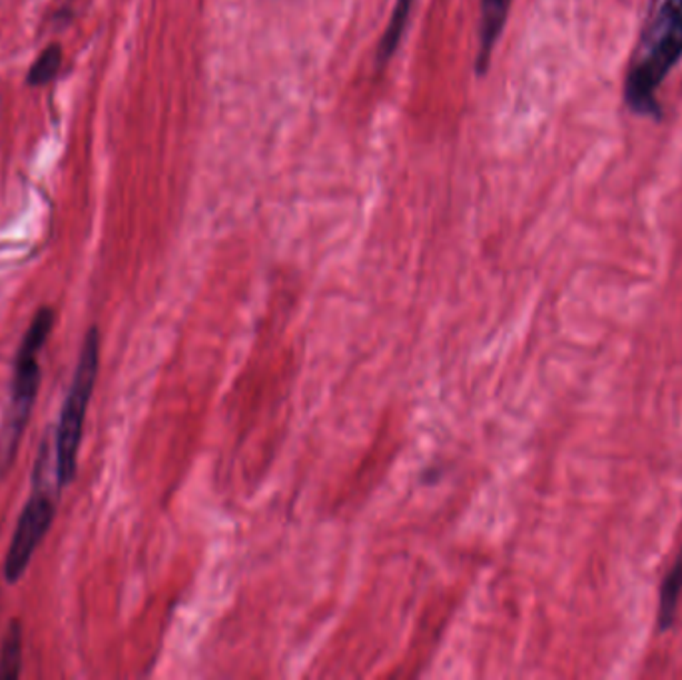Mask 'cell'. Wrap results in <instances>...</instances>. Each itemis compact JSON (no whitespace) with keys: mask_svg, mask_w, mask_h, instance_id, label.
<instances>
[{"mask_svg":"<svg viewBox=\"0 0 682 680\" xmlns=\"http://www.w3.org/2000/svg\"><path fill=\"white\" fill-rule=\"evenodd\" d=\"M411 7H413V0H398L395 2L393 12H391L390 24L383 32V39H381L380 49H378V64L380 67L385 64L400 47L403 30L408 27V19H410Z\"/></svg>","mask_w":682,"mask_h":680,"instance_id":"52a82bcc","label":"cell"},{"mask_svg":"<svg viewBox=\"0 0 682 680\" xmlns=\"http://www.w3.org/2000/svg\"><path fill=\"white\" fill-rule=\"evenodd\" d=\"M20 659H22V634L19 622L12 621L0 652V679H17L20 674Z\"/></svg>","mask_w":682,"mask_h":680,"instance_id":"ba28073f","label":"cell"},{"mask_svg":"<svg viewBox=\"0 0 682 680\" xmlns=\"http://www.w3.org/2000/svg\"><path fill=\"white\" fill-rule=\"evenodd\" d=\"M513 0H481V27H479V74L489 67L493 49L508 22L509 9Z\"/></svg>","mask_w":682,"mask_h":680,"instance_id":"5b68a950","label":"cell"},{"mask_svg":"<svg viewBox=\"0 0 682 680\" xmlns=\"http://www.w3.org/2000/svg\"><path fill=\"white\" fill-rule=\"evenodd\" d=\"M52 517H54V501L50 499L49 489L40 486L37 479L34 491L20 516L19 526L14 529L9 554H7L4 573H7L9 583H17L27 571L34 549L39 547L42 537L49 531Z\"/></svg>","mask_w":682,"mask_h":680,"instance_id":"277c9868","label":"cell"},{"mask_svg":"<svg viewBox=\"0 0 682 680\" xmlns=\"http://www.w3.org/2000/svg\"><path fill=\"white\" fill-rule=\"evenodd\" d=\"M682 594V549L671 571L664 577L661 587V599H659V631H666L673 627L676 609L681 603Z\"/></svg>","mask_w":682,"mask_h":680,"instance_id":"8992f818","label":"cell"},{"mask_svg":"<svg viewBox=\"0 0 682 680\" xmlns=\"http://www.w3.org/2000/svg\"><path fill=\"white\" fill-rule=\"evenodd\" d=\"M60 59H62V54H60L59 47H50L49 50H44L42 57L32 67V72H30L29 77L30 82L32 84L49 82L50 78L59 72Z\"/></svg>","mask_w":682,"mask_h":680,"instance_id":"9c48e42d","label":"cell"},{"mask_svg":"<svg viewBox=\"0 0 682 680\" xmlns=\"http://www.w3.org/2000/svg\"><path fill=\"white\" fill-rule=\"evenodd\" d=\"M54 323V316L49 308L34 316L30 323L29 331L24 336V341L20 346L17 356V371H14V388H12V408H10L9 438L7 446L10 451L14 449V443L19 441L22 429L27 426L30 409L37 398L40 383L39 353L49 338L50 330Z\"/></svg>","mask_w":682,"mask_h":680,"instance_id":"3957f363","label":"cell"},{"mask_svg":"<svg viewBox=\"0 0 682 680\" xmlns=\"http://www.w3.org/2000/svg\"><path fill=\"white\" fill-rule=\"evenodd\" d=\"M98 331H88L87 340L80 351L79 366L69 389V396L62 406L59 433H57V486L59 489L70 483L77 473V456H79L82 428L87 419L88 403L92 398V389L97 383L98 373Z\"/></svg>","mask_w":682,"mask_h":680,"instance_id":"7a4b0ae2","label":"cell"},{"mask_svg":"<svg viewBox=\"0 0 682 680\" xmlns=\"http://www.w3.org/2000/svg\"><path fill=\"white\" fill-rule=\"evenodd\" d=\"M682 59V0H663L636 47L624 80V102L636 117L661 120L656 92Z\"/></svg>","mask_w":682,"mask_h":680,"instance_id":"6da1fadb","label":"cell"}]
</instances>
